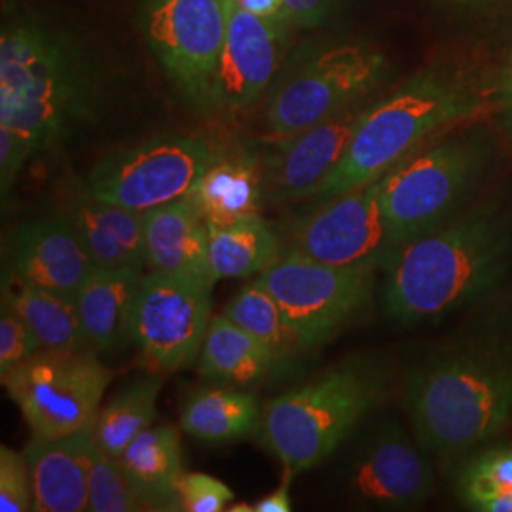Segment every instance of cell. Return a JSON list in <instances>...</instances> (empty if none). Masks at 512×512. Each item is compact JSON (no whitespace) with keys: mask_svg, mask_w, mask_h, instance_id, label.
Returning <instances> with one entry per match:
<instances>
[{"mask_svg":"<svg viewBox=\"0 0 512 512\" xmlns=\"http://www.w3.org/2000/svg\"><path fill=\"white\" fill-rule=\"evenodd\" d=\"M461 501L480 512H501L512 497V448L476 456L459 475Z\"/></svg>","mask_w":512,"mask_h":512,"instance_id":"30","label":"cell"},{"mask_svg":"<svg viewBox=\"0 0 512 512\" xmlns=\"http://www.w3.org/2000/svg\"><path fill=\"white\" fill-rule=\"evenodd\" d=\"M84 459L88 471L90 512L148 511L141 495L129 484L118 459L110 458L93 440L92 425L84 439Z\"/></svg>","mask_w":512,"mask_h":512,"instance_id":"31","label":"cell"},{"mask_svg":"<svg viewBox=\"0 0 512 512\" xmlns=\"http://www.w3.org/2000/svg\"><path fill=\"white\" fill-rule=\"evenodd\" d=\"M148 272L213 281L209 266V224L186 196L143 213Z\"/></svg>","mask_w":512,"mask_h":512,"instance_id":"19","label":"cell"},{"mask_svg":"<svg viewBox=\"0 0 512 512\" xmlns=\"http://www.w3.org/2000/svg\"><path fill=\"white\" fill-rule=\"evenodd\" d=\"M294 27L315 29L329 21L336 0H283Z\"/></svg>","mask_w":512,"mask_h":512,"instance_id":"35","label":"cell"},{"mask_svg":"<svg viewBox=\"0 0 512 512\" xmlns=\"http://www.w3.org/2000/svg\"><path fill=\"white\" fill-rule=\"evenodd\" d=\"M162 391L160 374L145 376L118 391L109 403L99 408L92 423L93 440L118 459L135 437H139L156 418V403Z\"/></svg>","mask_w":512,"mask_h":512,"instance_id":"28","label":"cell"},{"mask_svg":"<svg viewBox=\"0 0 512 512\" xmlns=\"http://www.w3.org/2000/svg\"><path fill=\"white\" fill-rule=\"evenodd\" d=\"M42 346L16 311L2 304L0 310V378L33 357Z\"/></svg>","mask_w":512,"mask_h":512,"instance_id":"34","label":"cell"},{"mask_svg":"<svg viewBox=\"0 0 512 512\" xmlns=\"http://www.w3.org/2000/svg\"><path fill=\"white\" fill-rule=\"evenodd\" d=\"M499 99H501L503 109L507 110V114L512 118V59L509 61V65L505 67L503 74H501Z\"/></svg>","mask_w":512,"mask_h":512,"instance_id":"38","label":"cell"},{"mask_svg":"<svg viewBox=\"0 0 512 512\" xmlns=\"http://www.w3.org/2000/svg\"><path fill=\"white\" fill-rule=\"evenodd\" d=\"M509 219L478 207L406 243L387 266L384 308L401 325H420L467 306L509 266Z\"/></svg>","mask_w":512,"mask_h":512,"instance_id":"1","label":"cell"},{"mask_svg":"<svg viewBox=\"0 0 512 512\" xmlns=\"http://www.w3.org/2000/svg\"><path fill=\"white\" fill-rule=\"evenodd\" d=\"M226 511L230 512H253V505H249V503H239V505H232V507H228Z\"/></svg>","mask_w":512,"mask_h":512,"instance_id":"39","label":"cell"},{"mask_svg":"<svg viewBox=\"0 0 512 512\" xmlns=\"http://www.w3.org/2000/svg\"><path fill=\"white\" fill-rule=\"evenodd\" d=\"M230 0H141L139 25L173 86L211 110L213 84L228 31Z\"/></svg>","mask_w":512,"mask_h":512,"instance_id":"11","label":"cell"},{"mask_svg":"<svg viewBox=\"0 0 512 512\" xmlns=\"http://www.w3.org/2000/svg\"><path fill=\"white\" fill-rule=\"evenodd\" d=\"M264 412L251 393L234 387L202 389L190 395L181 416V427L194 439L234 442L260 433Z\"/></svg>","mask_w":512,"mask_h":512,"instance_id":"25","label":"cell"},{"mask_svg":"<svg viewBox=\"0 0 512 512\" xmlns=\"http://www.w3.org/2000/svg\"><path fill=\"white\" fill-rule=\"evenodd\" d=\"M177 492L184 512H222L234 501V492L224 482L205 473L184 471Z\"/></svg>","mask_w":512,"mask_h":512,"instance_id":"33","label":"cell"},{"mask_svg":"<svg viewBox=\"0 0 512 512\" xmlns=\"http://www.w3.org/2000/svg\"><path fill=\"white\" fill-rule=\"evenodd\" d=\"M6 268V274L76 300L93 262L69 222L55 215L19 226L8 243Z\"/></svg>","mask_w":512,"mask_h":512,"instance_id":"17","label":"cell"},{"mask_svg":"<svg viewBox=\"0 0 512 512\" xmlns=\"http://www.w3.org/2000/svg\"><path fill=\"white\" fill-rule=\"evenodd\" d=\"M389 65L372 46L344 42L306 50L275 78L268 103V129L291 137L351 109L376 90Z\"/></svg>","mask_w":512,"mask_h":512,"instance_id":"6","label":"cell"},{"mask_svg":"<svg viewBox=\"0 0 512 512\" xmlns=\"http://www.w3.org/2000/svg\"><path fill=\"white\" fill-rule=\"evenodd\" d=\"M365 109L355 105L291 137L262 158L264 200L272 203L313 198L348 152Z\"/></svg>","mask_w":512,"mask_h":512,"instance_id":"16","label":"cell"},{"mask_svg":"<svg viewBox=\"0 0 512 512\" xmlns=\"http://www.w3.org/2000/svg\"><path fill=\"white\" fill-rule=\"evenodd\" d=\"M293 27L258 18L230 0L228 31L213 84L211 110L251 107L281 71Z\"/></svg>","mask_w":512,"mask_h":512,"instance_id":"15","label":"cell"},{"mask_svg":"<svg viewBox=\"0 0 512 512\" xmlns=\"http://www.w3.org/2000/svg\"><path fill=\"white\" fill-rule=\"evenodd\" d=\"M291 478L293 476L285 475V482L275 488L274 492L262 499H258L253 503V512H289L293 511V501L289 494V486H291Z\"/></svg>","mask_w":512,"mask_h":512,"instance_id":"37","label":"cell"},{"mask_svg":"<svg viewBox=\"0 0 512 512\" xmlns=\"http://www.w3.org/2000/svg\"><path fill=\"white\" fill-rule=\"evenodd\" d=\"M217 158L211 143L198 135H158L101 160L86 188L97 200L147 213L190 196Z\"/></svg>","mask_w":512,"mask_h":512,"instance_id":"10","label":"cell"},{"mask_svg":"<svg viewBox=\"0 0 512 512\" xmlns=\"http://www.w3.org/2000/svg\"><path fill=\"white\" fill-rule=\"evenodd\" d=\"M143 270H109L93 266L76 294V310L88 348L99 353L124 346Z\"/></svg>","mask_w":512,"mask_h":512,"instance_id":"21","label":"cell"},{"mask_svg":"<svg viewBox=\"0 0 512 512\" xmlns=\"http://www.w3.org/2000/svg\"><path fill=\"white\" fill-rule=\"evenodd\" d=\"M349 490L357 501L389 511L423 505L435 492V473L418 444L399 423L384 421L363 440L351 461Z\"/></svg>","mask_w":512,"mask_h":512,"instance_id":"14","label":"cell"},{"mask_svg":"<svg viewBox=\"0 0 512 512\" xmlns=\"http://www.w3.org/2000/svg\"><path fill=\"white\" fill-rule=\"evenodd\" d=\"M213 281L147 272L133 304L129 342L154 374L177 372L200 357L211 323Z\"/></svg>","mask_w":512,"mask_h":512,"instance_id":"12","label":"cell"},{"mask_svg":"<svg viewBox=\"0 0 512 512\" xmlns=\"http://www.w3.org/2000/svg\"><path fill=\"white\" fill-rule=\"evenodd\" d=\"M57 215L69 222L92 258L93 266L145 272L147 255L143 213L97 200L88 188H84V194L63 203Z\"/></svg>","mask_w":512,"mask_h":512,"instance_id":"18","label":"cell"},{"mask_svg":"<svg viewBox=\"0 0 512 512\" xmlns=\"http://www.w3.org/2000/svg\"><path fill=\"white\" fill-rule=\"evenodd\" d=\"M283 251L340 268H387L401 245L385 213L380 179L317 203L294 222Z\"/></svg>","mask_w":512,"mask_h":512,"instance_id":"13","label":"cell"},{"mask_svg":"<svg viewBox=\"0 0 512 512\" xmlns=\"http://www.w3.org/2000/svg\"><path fill=\"white\" fill-rule=\"evenodd\" d=\"M376 268H340L283 251L258 274L274 294L302 351L325 346L365 308Z\"/></svg>","mask_w":512,"mask_h":512,"instance_id":"9","label":"cell"},{"mask_svg":"<svg viewBox=\"0 0 512 512\" xmlns=\"http://www.w3.org/2000/svg\"><path fill=\"white\" fill-rule=\"evenodd\" d=\"M207 224H230L258 217L264 200L262 158L219 156L188 196Z\"/></svg>","mask_w":512,"mask_h":512,"instance_id":"23","label":"cell"},{"mask_svg":"<svg viewBox=\"0 0 512 512\" xmlns=\"http://www.w3.org/2000/svg\"><path fill=\"white\" fill-rule=\"evenodd\" d=\"M2 304L18 313L42 349L88 348L73 298L4 274Z\"/></svg>","mask_w":512,"mask_h":512,"instance_id":"24","label":"cell"},{"mask_svg":"<svg viewBox=\"0 0 512 512\" xmlns=\"http://www.w3.org/2000/svg\"><path fill=\"white\" fill-rule=\"evenodd\" d=\"M484 164L473 139H450L412 154L380 179L382 203L401 249L456 217Z\"/></svg>","mask_w":512,"mask_h":512,"instance_id":"8","label":"cell"},{"mask_svg":"<svg viewBox=\"0 0 512 512\" xmlns=\"http://www.w3.org/2000/svg\"><path fill=\"white\" fill-rule=\"evenodd\" d=\"M224 315L268 349L275 365H281L296 351H302L274 294L262 285L258 277L230 300Z\"/></svg>","mask_w":512,"mask_h":512,"instance_id":"29","label":"cell"},{"mask_svg":"<svg viewBox=\"0 0 512 512\" xmlns=\"http://www.w3.org/2000/svg\"><path fill=\"white\" fill-rule=\"evenodd\" d=\"M84 99L78 57L54 31L14 21L0 35V188L6 196L37 152L52 145Z\"/></svg>","mask_w":512,"mask_h":512,"instance_id":"2","label":"cell"},{"mask_svg":"<svg viewBox=\"0 0 512 512\" xmlns=\"http://www.w3.org/2000/svg\"><path fill=\"white\" fill-rule=\"evenodd\" d=\"M0 511H33V478L23 452L0 446Z\"/></svg>","mask_w":512,"mask_h":512,"instance_id":"32","label":"cell"},{"mask_svg":"<svg viewBox=\"0 0 512 512\" xmlns=\"http://www.w3.org/2000/svg\"><path fill=\"white\" fill-rule=\"evenodd\" d=\"M88 427L57 439L33 437L25 446L23 454L33 478V511H88L90 492L84 459Z\"/></svg>","mask_w":512,"mask_h":512,"instance_id":"20","label":"cell"},{"mask_svg":"<svg viewBox=\"0 0 512 512\" xmlns=\"http://www.w3.org/2000/svg\"><path fill=\"white\" fill-rule=\"evenodd\" d=\"M236 4L258 18L270 19L279 25L294 27L283 0H236Z\"/></svg>","mask_w":512,"mask_h":512,"instance_id":"36","label":"cell"},{"mask_svg":"<svg viewBox=\"0 0 512 512\" xmlns=\"http://www.w3.org/2000/svg\"><path fill=\"white\" fill-rule=\"evenodd\" d=\"M408 403L425 450L452 456L492 439L512 418V334L431 357L412 372Z\"/></svg>","mask_w":512,"mask_h":512,"instance_id":"3","label":"cell"},{"mask_svg":"<svg viewBox=\"0 0 512 512\" xmlns=\"http://www.w3.org/2000/svg\"><path fill=\"white\" fill-rule=\"evenodd\" d=\"M112 372L90 348L40 349L2 376L33 437H67L93 423Z\"/></svg>","mask_w":512,"mask_h":512,"instance_id":"7","label":"cell"},{"mask_svg":"<svg viewBox=\"0 0 512 512\" xmlns=\"http://www.w3.org/2000/svg\"><path fill=\"white\" fill-rule=\"evenodd\" d=\"M118 463L148 511H181L177 484L184 473L181 435L171 425L148 427Z\"/></svg>","mask_w":512,"mask_h":512,"instance_id":"22","label":"cell"},{"mask_svg":"<svg viewBox=\"0 0 512 512\" xmlns=\"http://www.w3.org/2000/svg\"><path fill=\"white\" fill-rule=\"evenodd\" d=\"M283 253L274 228L258 217L209 224V266L215 283L262 274Z\"/></svg>","mask_w":512,"mask_h":512,"instance_id":"26","label":"cell"},{"mask_svg":"<svg viewBox=\"0 0 512 512\" xmlns=\"http://www.w3.org/2000/svg\"><path fill=\"white\" fill-rule=\"evenodd\" d=\"M389 385V368L372 357L330 366L266 404L260 444L279 459L285 475H302L348 439L366 414L384 401Z\"/></svg>","mask_w":512,"mask_h":512,"instance_id":"5","label":"cell"},{"mask_svg":"<svg viewBox=\"0 0 512 512\" xmlns=\"http://www.w3.org/2000/svg\"><path fill=\"white\" fill-rule=\"evenodd\" d=\"M274 366L272 353L228 315L211 317L200 351L203 376L230 384H251Z\"/></svg>","mask_w":512,"mask_h":512,"instance_id":"27","label":"cell"},{"mask_svg":"<svg viewBox=\"0 0 512 512\" xmlns=\"http://www.w3.org/2000/svg\"><path fill=\"white\" fill-rule=\"evenodd\" d=\"M484 109V99L458 80L439 71L416 74L397 92L365 109L346 156L313 200L325 202L382 179L433 135L476 118Z\"/></svg>","mask_w":512,"mask_h":512,"instance_id":"4","label":"cell"}]
</instances>
